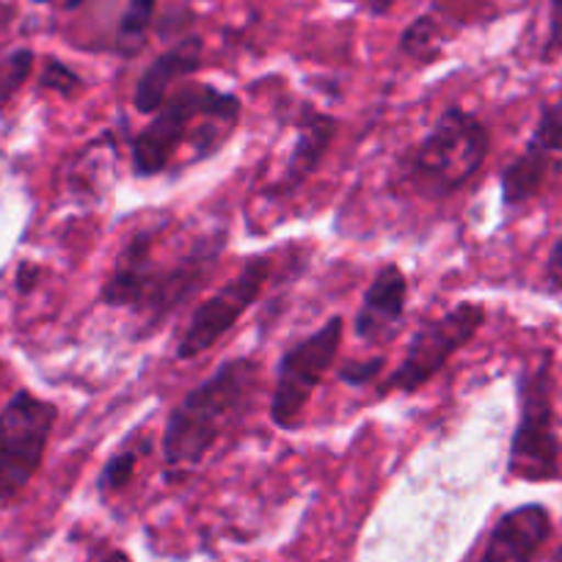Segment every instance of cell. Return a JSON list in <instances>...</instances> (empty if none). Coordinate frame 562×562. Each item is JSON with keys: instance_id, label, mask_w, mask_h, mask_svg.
<instances>
[{"instance_id": "obj_1", "label": "cell", "mask_w": 562, "mask_h": 562, "mask_svg": "<svg viewBox=\"0 0 562 562\" xmlns=\"http://www.w3.org/2000/svg\"><path fill=\"white\" fill-rule=\"evenodd\" d=\"M158 235L153 229L135 232L119 251L113 270L100 288V304L111 310H130L144 317L147 331L164 326L188 299L199 293L213 276L226 248L224 232L204 235L175 262L164 265L155 257Z\"/></svg>"}, {"instance_id": "obj_2", "label": "cell", "mask_w": 562, "mask_h": 562, "mask_svg": "<svg viewBox=\"0 0 562 562\" xmlns=\"http://www.w3.org/2000/svg\"><path fill=\"white\" fill-rule=\"evenodd\" d=\"M257 378V361L251 356H237L224 361L175 405L164 434V469L169 483H177L202 467L226 428L248 411Z\"/></svg>"}, {"instance_id": "obj_3", "label": "cell", "mask_w": 562, "mask_h": 562, "mask_svg": "<svg viewBox=\"0 0 562 562\" xmlns=\"http://www.w3.org/2000/svg\"><path fill=\"white\" fill-rule=\"evenodd\" d=\"M240 122V100L210 83H188L166 97L153 122L133 138V171L155 177L191 144L193 164L218 153Z\"/></svg>"}, {"instance_id": "obj_4", "label": "cell", "mask_w": 562, "mask_h": 562, "mask_svg": "<svg viewBox=\"0 0 562 562\" xmlns=\"http://www.w3.org/2000/svg\"><path fill=\"white\" fill-rule=\"evenodd\" d=\"M491 149L488 127L474 113L452 105L430 133L400 158L397 182L422 199H447L467 188Z\"/></svg>"}, {"instance_id": "obj_5", "label": "cell", "mask_w": 562, "mask_h": 562, "mask_svg": "<svg viewBox=\"0 0 562 562\" xmlns=\"http://www.w3.org/2000/svg\"><path fill=\"white\" fill-rule=\"evenodd\" d=\"M551 353L518 378V425L513 430L507 474L524 483H551L562 474L557 439Z\"/></svg>"}, {"instance_id": "obj_6", "label": "cell", "mask_w": 562, "mask_h": 562, "mask_svg": "<svg viewBox=\"0 0 562 562\" xmlns=\"http://www.w3.org/2000/svg\"><path fill=\"white\" fill-rule=\"evenodd\" d=\"M58 408L20 389L0 408V505L23 494L45 461Z\"/></svg>"}, {"instance_id": "obj_7", "label": "cell", "mask_w": 562, "mask_h": 562, "mask_svg": "<svg viewBox=\"0 0 562 562\" xmlns=\"http://www.w3.org/2000/svg\"><path fill=\"white\" fill-rule=\"evenodd\" d=\"M483 323L485 306L477 304V301H463V304L445 312L439 321H430L425 323V326L416 328L403 361L397 364V370L381 383V394L419 392L425 383H430L441 370H445L447 361H450L458 350L467 348V345L477 337Z\"/></svg>"}, {"instance_id": "obj_8", "label": "cell", "mask_w": 562, "mask_h": 562, "mask_svg": "<svg viewBox=\"0 0 562 562\" xmlns=\"http://www.w3.org/2000/svg\"><path fill=\"white\" fill-rule=\"evenodd\" d=\"M342 337L345 321L334 315L326 326H321L315 334L295 342L288 353L281 356L279 375H276L273 394H270V422H273L276 428H299L312 394L317 392L326 372L337 361Z\"/></svg>"}, {"instance_id": "obj_9", "label": "cell", "mask_w": 562, "mask_h": 562, "mask_svg": "<svg viewBox=\"0 0 562 562\" xmlns=\"http://www.w3.org/2000/svg\"><path fill=\"white\" fill-rule=\"evenodd\" d=\"M270 268H273V262L265 254L248 257L246 265L226 281L218 293L202 301L188 321V328L182 331L180 345H177V359H196V356L215 348V342H221L237 326V321L257 304L265 281L270 279Z\"/></svg>"}, {"instance_id": "obj_10", "label": "cell", "mask_w": 562, "mask_h": 562, "mask_svg": "<svg viewBox=\"0 0 562 562\" xmlns=\"http://www.w3.org/2000/svg\"><path fill=\"white\" fill-rule=\"evenodd\" d=\"M551 535V516L543 505L507 510L491 529L480 562H532Z\"/></svg>"}, {"instance_id": "obj_11", "label": "cell", "mask_w": 562, "mask_h": 562, "mask_svg": "<svg viewBox=\"0 0 562 562\" xmlns=\"http://www.w3.org/2000/svg\"><path fill=\"white\" fill-rule=\"evenodd\" d=\"M339 122L331 113L315 111L306 105L299 119V135H295L293 153H290L288 164H284V175L281 180L270 188L268 196H281V193H295L317 169H321L323 158H326L328 147L337 138Z\"/></svg>"}, {"instance_id": "obj_12", "label": "cell", "mask_w": 562, "mask_h": 562, "mask_svg": "<svg viewBox=\"0 0 562 562\" xmlns=\"http://www.w3.org/2000/svg\"><path fill=\"white\" fill-rule=\"evenodd\" d=\"M405 301H408V279H405L400 265H383L372 284L367 288L364 301L356 312L353 331L364 342L386 337L405 315Z\"/></svg>"}, {"instance_id": "obj_13", "label": "cell", "mask_w": 562, "mask_h": 562, "mask_svg": "<svg viewBox=\"0 0 562 562\" xmlns=\"http://www.w3.org/2000/svg\"><path fill=\"white\" fill-rule=\"evenodd\" d=\"M204 42L202 36H186L169 50L160 53L144 72H140L138 83L133 91V105L138 113H155L169 97L171 83L188 78L202 67Z\"/></svg>"}, {"instance_id": "obj_14", "label": "cell", "mask_w": 562, "mask_h": 562, "mask_svg": "<svg viewBox=\"0 0 562 562\" xmlns=\"http://www.w3.org/2000/svg\"><path fill=\"white\" fill-rule=\"evenodd\" d=\"M549 169L551 155L546 153V149L535 147L532 140H529L527 149H524L516 160H510L499 177L502 202H505V207H518V204L538 196L546 177H549Z\"/></svg>"}, {"instance_id": "obj_15", "label": "cell", "mask_w": 562, "mask_h": 562, "mask_svg": "<svg viewBox=\"0 0 562 562\" xmlns=\"http://www.w3.org/2000/svg\"><path fill=\"white\" fill-rule=\"evenodd\" d=\"M158 0H127L116 29V50L119 56L133 58L144 50L149 36V25L155 20Z\"/></svg>"}, {"instance_id": "obj_16", "label": "cell", "mask_w": 562, "mask_h": 562, "mask_svg": "<svg viewBox=\"0 0 562 562\" xmlns=\"http://www.w3.org/2000/svg\"><path fill=\"white\" fill-rule=\"evenodd\" d=\"M400 53L408 56L411 61L430 64L441 56L439 47V23L430 14L416 18L400 36Z\"/></svg>"}, {"instance_id": "obj_17", "label": "cell", "mask_w": 562, "mask_h": 562, "mask_svg": "<svg viewBox=\"0 0 562 562\" xmlns=\"http://www.w3.org/2000/svg\"><path fill=\"white\" fill-rule=\"evenodd\" d=\"M34 61L36 56L29 47H20V50H12L9 56L0 58V108L23 89V83L34 72Z\"/></svg>"}, {"instance_id": "obj_18", "label": "cell", "mask_w": 562, "mask_h": 562, "mask_svg": "<svg viewBox=\"0 0 562 562\" xmlns=\"http://www.w3.org/2000/svg\"><path fill=\"white\" fill-rule=\"evenodd\" d=\"M529 140L549 155H562V97L540 108L538 124H535V133Z\"/></svg>"}, {"instance_id": "obj_19", "label": "cell", "mask_w": 562, "mask_h": 562, "mask_svg": "<svg viewBox=\"0 0 562 562\" xmlns=\"http://www.w3.org/2000/svg\"><path fill=\"white\" fill-rule=\"evenodd\" d=\"M135 469H138V452L135 450H122L105 463L100 474V491L102 494H119L130 485V480L135 477Z\"/></svg>"}, {"instance_id": "obj_20", "label": "cell", "mask_w": 562, "mask_h": 562, "mask_svg": "<svg viewBox=\"0 0 562 562\" xmlns=\"http://www.w3.org/2000/svg\"><path fill=\"white\" fill-rule=\"evenodd\" d=\"M40 86L47 91H56V94L67 97L69 100V97H75L80 89H83V80H80V75L75 72L69 64L58 61V58H47L40 75Z\"/></svg>"}, {"instance_id": "obj_21", "label": "cell", "mask_w": 562, "mask_h": 562, "mask_svg": "<svg viewBox=\"0 0 562 562\" xmlns=\"http://www.w3.org/2000/svg\"><path fill=\"white\" fill-rule=\"evenodd\" d=\"M386 367V356H375V359H353V361H345L339 367V381L348 383V386L361 389V386H370V381H375L378 375L383 372Z\"/></svg>"}, {"instance_id": "obj_22", "label": "cell", "mask_w": 562, "mask_h": 562, "mask_svg": "<svg viewBox=\"0 0 562 562\" xmlns=\"http://www.w3.org/2000/svg\"><path fill=\"white\" fill-rule=\"evenodd\" d=\"M562 53V0L549 3V34L543 45V61H554Z\"/></svg>"}, {"instance_id": "obj_23", "label": "cell", "mask_w": 562, "mask_h": 562, "mask_svg": "<svg viewBox=\"0 0 562 562\" xmlns=\"http://www.w3.org/2000/svg\"><path fill=\"white\" fill-rule=\"evenodd\" d=\"M40 276H42L40 265H34V262H23V265H20V268H18V279H14V284H18V293L20 295L34 293L36 284H40Z\"/></svg>"}, {"instance_id": "obj_24", "label": "cell", "mask_w": 562, "mask_h": 562, "mask_svg": "<svg viewBox=\"0 0 562 562\" xmlns=\"http://www.w3.org/2000/svg\"><path fill=\"white\" fill-rule=\"evenodd\" d=\"M546 279H549L551 288L562 293V237L554 243L549 259H546Z\"/></svg>"}, {"instance_id": "obj_25", "label": "cell", "mask_w": 562, "mask_h": 562, "mask_svg": "<svg viewBox=\"0 0 562 562\" xmlns=\"http://www.w3.org/2000/svg\"><path fill=\"white\" fill-rule=\"evenodd\" d=\"M34 3H45V7H61V9H67V12H75V9L83 7L86 0H34Z\"/></svg>"}, {"instance_id": "obj_26", "label": "cell", "mask_w": 562, "mask_h": 562, "mask_svg": "<svg viewBox=\"0 0 562 562\" xmlns=\"http://www.w3.org/2000/svg\"><path fill=\"white\" fill-rule=\"evenodd\" d=\"M392 3L394 0H370V12L381 18V14H386L389 9H392Z\"/></svg>"}, {"instance_id": "obj_27", "label": "cell", "mask_w": 562, "mask_h": 562, "mask_svg": "<svg viewBox=\"0 0 562 562\" xmlns=\"http://www.w3.org/2000/svg\"><path fill=\"white\" fill-rule=\"evenodd\" d=\"M100 562H133V560H130V554H127V551H122V549H113V551H108V554L102 557Z\"/></svg>"}, {"instance_id": "obj_28", "label": "cell", "mask_w": 562, "mask_h": 562, "mask_svg": "<svg viewBox=\"0 0 562 562\" xmlns=\"http://www.w3.org/2000/svg\"><path fill=\"white\" fill-rule=\"evenodd\" d=\"M549 562H562V546H560V549L554 551V554H551V560H549Z\"/></svg>"}]
</instances>
